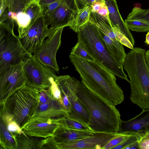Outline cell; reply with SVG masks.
<instances>
[{
	"label": "cell",
	"mask_w": 149,
	"mask_h": 149,
	"mask_svg": "<svg viewBox=\"0 0 149 149\" xmlns=\"http://www.w3.org/2000/svg\"><path fill=\"white\" fill-rule=\"evenodd\" d=\"M69 83L71 89L89 113L88 126L91 130L95 132H118L121 119L115 106L74 77L70 76Z\"/></svg>",
	"instance_id": "cell-1"
},
{
	"label": "cell",
	"mask_w": 149,
	"mask_h": 149,
	"mask_svg": "<svg viewBox=\"0 0 149 149\" xmlns=\"http://www.w3.org/2000/svg\"><path fill=\"white\" fill-rule=\"evenodd\" d=\"M69 58L88 88L115 105L124 99L123 92L116 83V76L96 61H92L70 55Z\"/></svg>",
	"instance_id": "cell-2"
},
{
	"label": "cell",
	"mask_w": 149,
	"mask_h": 149,
	"mask_svg": "<svg viewBox=\"0 0 149 149\" xmlns=\"http://www.w3.org/2000/svg\"><path fill=\"white\" fill-rule=\"evenodd\" d=\"M146 51L134 47L126 54L122 64L130 79V100L142 109H149V68L145 58Z\"/></svg>",
	"instance_id": "cell-3"
},
{
	"label": "cell",
	"mask_w": 149,
	"mask_h": 149,
	"mask_svg": "<svg viewBox=\"0 0 149 149\" xmlns=\"http://www.w3.org/2000/svg\"><path fill=\"white\" fill-rule=\"evenodd\" d=\"M78 42L88 51L95 61L116 76L130 82L122 66L112 56L102 40L97 27L89 21L77 33Z\"/></svg>",
	"instance_id": "cell-4"
},
{
	"label": "cell",
	"mask_w": 149,
	"mask_h": 149,
	"mask_svg": "<svg viewBox=\"0 0 149 149\" xmlns=\"http://www.w3.org/2000/svg\"><path fill=\"white\" fill-rule=\"evenodd\" d=\"M0 23V71L10 65L26 60L32 55L25 50L14 31L15 21L7 18Z\"/></svg>",
	"instance_id": "cell-5"
},
{
	"label": "cell",
	"mask_w": 149,
	"mask_h": 149,
	"mask_svg": "<svg viewBox=\"0 0 149 149\" xmlns=\"http://www.w3.org/2000/svg\"><path fill=\"white\" fill-rule=\"evenodd\" d=\"M39 98V90L26 85L19 88L1 105L21 127L31 116Z\"/></svg>",
	"instance_id": "cell-6"
},
{
	"label": "cell",
	"mask_w": 149,
	"mask_h": 149,
	"mask_svg": "<svg viewBox=\"0 0 149 149\" xmlns=\"http://www.w3.org/2000/svg\"><path fill=\"white\" fill-rule=\"evenodd\" d=\"M23 70L26 85L38 90L49 88L51 78L54 79L57 76L53 69L42 64L33 55L25 61Z\"/></svg>",
	"instance_id": "cell-7"
},
{
	"label": "cell",
	"mask_w": 149,
	"mask_h": 149,
	"mask_svg": "<svg viewBox=\"0 0 149 149\" xmlns=\"http://www.w3.org/2000/svg\"><path fill=\"white\" fill-rule=\"evenodd\" d=\"M25 60L8 66L0 71V104L11 95L26 85L23 66Z\"/></svg>",
	"instance_id": "cell-8"
},
{
	"label": "cell",
	"mask_w": 149,
	"mask_h": 149,
	"mask_svg": "<svg viewBox=\"0 0 149 149\" xmlns=\"http://www.w3.org/2000/svg\"><path fill=\"white\" fill-rule=\"evenodd\" d=\"M64 27L59 28L45 39L32 55L44 65L58 73L59 68L56 56L61 44L62 33Z\"/></svg>",
	"instance_id": "cell-9"
},
{
	"label": "cell",
	"mask_w": 149,
	"mask_h": 149,
	"mask_svg": "<svg viewBox=\"0 0 149 149\" xmlns=\"http://www.w3.org/2000/svg\"><path fill=\"white\" fill-rule=\"evenodd\" d=\"M48 26L47 20L42 14L22 36L19 37L24 47L30 54L32 55L45 39L55 31Z\"/></svg>",
	"instance_id": "cell-10"
},
{
	"label": "cell",
	"mask_w": 149,
	"mask_h": 149,
	"mask_svg": "<svg viewBox=\"0 0 149 149\" xmlns=\"http://www.w3.org/2000/svg\"><path fill=\"white\" fill-rule=\"evenodd\" d=\"M67 116L63 105L53 97L49 88L39 91V99L31 117L59 118Z\"/></svg>",
	"instance_id": "cell-11"
},
{
	"label": "cell",
	"mask_w": 149,
	"mask_h": 149,
	"mask_svg": "<svg viewBox=\"0 0 149 149\" xmlns=\"http://www.w3.org/2000/svg\"><path fill=\"white\" fill-rule=\"evenodd\" d=\"M62 118L31 117L21 126V128L28 136L45 139L53 136L60 126Z\"/></svg>",
	"instance_id": "cell-12"
},
{
	"label": "cell",
	"mask_w": 149,
	"mask_h": 149,
	"mask_svg": "<svg viewBox=\"0 0 149 149\" xmlns=\"http://www.w3.org/2000/svg\"><path fill=\"white\" fill-rule=\"evenodd\" d=\"M70 77L69 75L57 76L54 80L60 89L68 96L71 104V111L68 116L88 125L90 121L89 113L71 89L69 83Z\"/></svg>",
	"instance_id": "cell-13"
},
{
	"label": "cell",
	"mask_w": 149,
	"mask_h": 149,
	"mask_svg": "<svg viewBox=\"0 0 149 149\" xmlns=\"http://www.w3.org/2000/svg\"><path fill=\"white\" fill-rule=\"evenodd\" d=\"M74 0H61L50 19L48 26L55 30L60 27L69 26L78 12Z\"/></svg>",
	"instance_id": "cell-14"
},
{
	"label": "cell",
	"mask_w": 149,
	"mask_h": 149,
	"mask_svg": "<svg viewBox=\"0 0 149 149\" xmlns=\"http://www.w3.org/2000/svg\"><path fill=\"white\" fill-rule=\"evenodd\" d=\"M116 133L96 132L93 136L72 141L60 146L59 149H102Z\"/></svg>",
	"instance_id": "cell-15"
},
{
	"label": "cell",
	"mask_w": 149,
	"mask_h": 149,
	"mask_svg": "<svg viewBox=\"0 0 149 149\" xmlns=\"http://www.w3.org/2000/svg\"><path fill=\"white\" fill-rule=\"evenodd\" d=\"M149 130V109L142 111L134 118L127 120H121L118 133L123 134H143Z\"/></svg>",
	"instance_id": "cell-16"
},
{
	"label": "cell",
	"mask_w": 149,
	"mask_h": 149,
	"mask_svg": "<svg viewBox=\"0 0 149 149\" xmlns=\"http://www.w3.org/2000/svg\"><path fill=\"white\" fill-rule=\"evenodd\" d=\"M102 0L107 8L109 19L112 26L119 30L134 46V37L119 13L116 0Z\"/></svg>",
	"instance_id": "cell-17"
},
{
	"label": "cell",
	"mask_w": 149,
	"mask_h": 149,
	"mask_svg": "<svg viewBox=\"0 0 149 149\" xmlns=\"http://www.w3.org/2000/svg\"><path fill=\"white\" fill-rule=\"evenodd\" d=\"M95 133L91 130L72 129L60 125L52 137L59 149L58 147L62 144L94 136Z\"/></svg>",
	"instance_id": "cell-18"
},
{
	"label": "cell",
	"mask_w": 149,
	"mask_h": 149,
	"mask_svg": "<svg viewBox=\"0 0 149 149\" xmlns=\"http://www.w3.org/2000/svg\"><path fill=\"white\" fill-rule=\"evenodd\" d=\"M99 30L101 37L111 55L122 66L126 56L123 45L118 40L112 39Z\"/></svg>",
	"instance_id": "cell-19"
},
{
	"label": "cell",
	"mask_w": 149,
	"mask_h": 149,
	"mask_svg": "<svg viewBox=\"0 0 149 149\" xmlns=\"http://www.w3.org/2000/svg\"><path fill=\"white\" fill-rule=\"evenodd\" d=\"M0 145L2 149H17L18 145L16 134L9 132L3 120L0 118Z\"/></svg>",
	"instance_id": "cell-20"
},
{
	"label": "cell",
	"mask_w": 149,
	"mask_h": 149,
	"mask_svg": "<svg viewBox=\"0 0 149 149\" xmlns=\"http://www.w3.org/2000/svg\"><path fill=\"white\" fill-rule=\"evenodd\" d=\"M91 10V7L89 6L78 10L74 19L69 26L70 28L77 33L89 21Z\"/></svg>",
	"instance_id": "cell-21"
},
{
	"label": "cell",
	"mask_w": 149,
	"mask_h": 149,
	"mask_svg": "<svg viewBox=\"0 0 149 149\" xmlns=\"http://www.w3.org/2000/svg\"><path fill=\"white\" fill-rule=\"evenodd\" d=\"M0 118L3 120L9 132L16 134H25L10 114L0 111Z\"/></svg>",
	"instance_id": "cell-22"
},
{
	"label": "cell",
	"mask_w": 149,
	"mask_h": 149,
	"mask_svg": "<svg viewBox=\"0 0 149 149\" xmlns=\"http://www.w3.org/2000/svg\"><path fill=\"white\" fill-rule=\"evenodd\" d=\"M28 136L25 134H16L18 149H38L40 140Z\"/></svg>",
	"instance_id": "cell-23"
},
{
	"label": "cell",
	"mask_w": 149,
	"mask_h": 149,
	"mask_svg": "<svg viewBox=\"0 0 149 149\" xmlns=\"http://www.w3.org/2000/svg\"><path fill=\"white\" fill-rule=\"evenodd\" d=\"M129 30L137 32L149 31V22L137 19H127L125 20Z\"/></svg>",
	"instance_id": "cell-24"
},
{
	"label": "cell",
	"mask_w": 149,
	"mask_h": 149,
	"mask_svg": "<svg viewBox=\"0 0 149 149\" xmlns=\"http://www.w3.org/2000/svg\"><path fill=\"white\" fill-rule=\"evenodd\" d=\"M36 0H12L11 7L8 9L12 12V18L15 21L17 15L20 13L24 12L27 6Z\"/></svg>",
	"instance_id": "cell-25"
},
{
	"label": "cell",
	"mask_w": 149,
	"mask_h": 149,
	"mask_svg": "<svg viewBox=\"0 0 149 149\" xmlns=\"http://www.w3.org/2000/svg\"><path fill=\"white\" fill-rule=\"evenodd\" d=\"M61 125L73 130L92 131L88 125L72 119L68 116L63 118L61 121Z\"/></svg>",
	"instance_id": "cell-26"
},
{
	"label": "cell",
	"mask_w": 149,
	"mask_h": 149,
	"mask_svg": "<svg viewBox=\"0 0 149 149\" xmlns=\"http://www.w3.org/2000/svg\"><path fill=\"white\" fill-rule=\"evenodd\" d=\"M127 19H140L149 22V9H143L134 7L128 15Z\"/></svg>",
	"instance_id": "cell-27"
},
{
	"label": "cell",
	"mask_w": 149,
	"mask_h": 149,
	"mask_svg": "<svg viewBox=\"0 0 149 149\" xmlns=\"http://www.w3.org/2000/svg\"><path fill=\"white\" fill-rule=\"evenodd\" d=\"M70 54L81 57L86 60L95 61L94 58L84 47L78 42L72 48Z\"/></svg>",
	"instance_id": "cell-28"
},
{
	"label": "cell",
	"mask_w": 149,
	"mask_h": 149,
	"mask_svg": "<svg viewBox=\"0 0 149 149\" xmlns=\"http://www.w3.org/2000/svg\"><path fill=\"white\" fill-rule=\"evenodd\" d=\"M133 134H123L116 133L112 137L103 147L102 149H112Z\"/></svg>",
	"instance_id": "cell-29"
},
{
	"label": "cell",
	"mask_w": 149,
	"mask_h": 149,
	"mask_svg": "<svg viewBox=\"0 0 149 149\" xmlns=\"http://www.w3.org/2000/svg\"><path fill=\"white\" fill-rule=\"evenodd\" d=\"M142 134L139 133L133 134L112 149H125L128 146L138 141L141 138Z\"/></svg>",
	"instance_id": "cell-30"
},
{
	"label": "cell",
	"mask_w": 149,
	"mask_h": 149,
	"mask_svg": "<svg viewBox=\"0 0 149 149\" xmlns=\"http://www.w3.org/2000/svg\"><path fill=\"white\" fill-rule=\"evenodd\" d=\"M61 0H58L42 8V14L49 21L59 5Z\"/></svg>",
	"instance_id": "cell-31"
},
{
	"label": "cell",
	"mask_w": 149,
	"mask_h": 149,
	"mask_svg": "<svg viewBox=\"0 0 149 149\" xmlns=\"http://www.w3.org/2000/svg\"><path fill=\"white\" fill-rule=\"evenodd\" d=\"M51 85L49 89L53 97L55 99L58 100L63 105L61 91L58 85L54 81V78H51Z\"/></svg>",
	"instance_id": "cell-32"
},
{
	"label": "cell",
	"mask_w": 149,
	"mask_h": 149,
	"mask_svg": "<svg viewBox=\"0 0 149 149\" xmlns=\"http://www.w3.org/2000/svg\"><path fill=\"white\" fill-rule=\"evenodd\" d=\"M45 148L58 149L52 136L48 137L40 140L38 149Z\"/></svg>",
	"instance_id": "cell-33"
},
{
	"label": "cell",
	"mask_w": 149,
	"mask_h": 149,
	"mask_svg": "<svg viewBox=\"0 0 149 149\" xmlns=\"http://www.w3.org/2000/svg\"><path fill=\"white\" fill-rule=\"evenodd\" d=\"M113 27L116 34L117 39L123 45L131 49H133L134 48V46L129 40L119 30L116 28Z\"/></svg>",
	"instance_id": "cell-34"
},
{
	"label": "cell",
	"mask_w": 149,
	"mask_h": 149,
	"mask_svg": "<svg viewBox=\"0 0 149 149\" xmlns=\"http://www.w3.org/2000/svg\"><path fill=\"white\" fill-rule=\"evenodd\" d=\"M139 143L140 149H149V130L142 135Z\"/></svg>",
	"instance_id": "cell-35"
},
{
	"label": "cell",
	"mask_w": 149,
	"mask_h": 149,
	"mask_svg": "<svg viewBox=\"0 0 149 149\" xmlns=\"http://www.w3.org/2000/svg\"><path fill=\"white\" fill-rule=\"evenodd\" d=\"M60 89V88H59ZM63 105L68 114L71 111L72 105L67 95L62 90H60Z\"/></svg>",
	"instance_id": "cell-36"
},
{
	"label": "cell",
	"mask_w": 149,
	"mask_h": 149,
	"mask_svg": "<svg viewBox=\"0 0 149 149\" xmlns=\"http://www.w3.org/2000/svg\"><path fill=\"white\" fill-rule=\"evenodd\" d=\"M100 0H74L78 10L87 6L91 7L94 2Z\"/></svg>",
	"instance_id": "cell-37"
},
{
	"label": "cell",
	"mask_w": 149,
	"mask_h": 149,
	"mask_svg": "<svg viewBox=\"0 0 149 149\" xmlns=\"http://www.w3.org/2000/svg\"><path fill=\"white\" fill-rule=\"evenodd\" d=\"M7 8L8 5L6 0H0V16L3 14Z\"/></svg>",
	"instance_id": "cell-38"
},
{
	"label": "cell",
	"mask_w": 149,
	"mask_h": 149,
	"mask_svg": "<svg viewBox=\"0 0 149 149\" xmlns=\"http://www.w3.org/2000/svg\"><path fill=\"white\" fill-rule=\"evenodd\" d=\"M58 0H39V3L41 8Z\"/></svg>",
	"instance_id": "cell-39"
},
{
	"label": "cell",
	"mask_w": 149,
	"mask_h": 149,
	"mask_svg": "<svg viewBox=\"0 0 149 149\" xmlns=\"http://www.w3.org/2000/svg\"><path fill=\"white\" fill-rule=\"evenodd\" d=\"M139 141H136L126 147L125 149H140L139 146Z\"/></svg>",
	"instance_id": "cell-40"
},
{
	"label": "cell",
	"mask_w": 149,
	"mask_h": 149,
	"mask_svg": "<svg viewBox=\"0 0 149 149\" xmlns=\"http://www.w3.org/2000/svg\"><path fill=\"white\" fill-rule=\"evenodd\" d=\"M145 58L147 64L149 68V49L145 52Z\"/></svg>",
	"instance_id": "cell-41"
},
{
	"label": "cell",
	"mask_w": 149,
	"mask_h": 149,
	"mask_svg": "<svg viewBox=\"0 0 149 149\" xmlns=\"http://www.w3.org/2000/svg\"><path fill=\"white\" fill-rule=\"evenodd\" d=\"M145 42L146 44L149 45V31L148 32L146 35V40Z\"/></svg>",
	"instance_id": "cell-42"
},
{
	"label": "cell",
	"mask_w": 149,
	"mask_h": 149,
	"mask_svg": "<svg viewBox=\"0 0 149 149\" xmlns=\"http://www.w3.org/2000/svg\"><path fill=\"white\" fill-rule=\"evenodd\" d=\"M7 5L8 9H9L10 8L11 3L12 0H6Z\"/></svg>",
	"instance_id": "cell-43"
}]
</instances>
